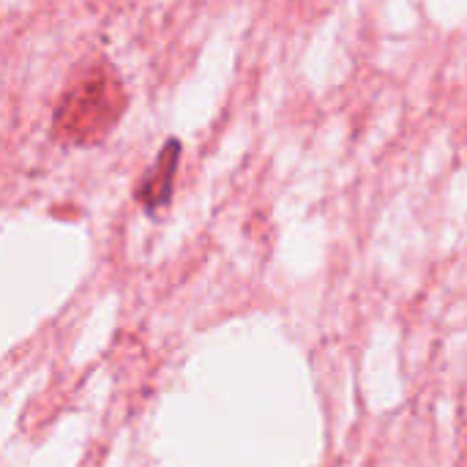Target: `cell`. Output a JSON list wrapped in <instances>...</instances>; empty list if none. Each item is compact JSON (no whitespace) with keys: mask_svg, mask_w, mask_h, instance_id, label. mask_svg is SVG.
I'll use <instances>...</instances> for the list:
<instances>
[{"mask_svg":"<svg viewBox=\"0 0 467 467\" xmlns=\"http://www.w3.org/2000/svg\"><path fill=\"white\" fill-rule=\"evenodd\" d=\"M129 88L112 60L96 57L55 101L49 137L60 148H99L129 109Z\"/></svg>","mask_w":467,"mask_h":467,"instance_id":"cell-1","label":"cell"},{"mask_svg":"<svg viewBox=\"0 0 467 467\" xmlns=\"http://www.w3.org/2000/svg\"><path fill=\"white\" fill-rule=\"evenodd\" d=\"M181 153L183 145L178 137H167L161 150L156 153L153 164L145 170L142 181L134 189V200L142 205V211L148 216H156L159 211H164L172 200V189H175V172L181 164Z\"/></svg>","mask_w":467,"mask_h":467,"instance_id":"cell-2","label":"cell"}]
</instances>
